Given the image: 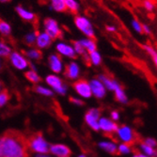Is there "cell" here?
I'll return each mask as SVG.
<instances>
[{"label":"cell","mask_w":157,"mask_h":157,"mask_svg":"<svg viewBox=\"0 0 157 157\" xmlns=\"http://www.w3.org/2000/svg\"><path fill=\"white\" fill-rule=\"evenodd\" d=\"M0 157H28L27 138L17 131L0 136Z\"/></svg>","instance_id":"cell-1"},{"label":"cell","mask_w":157,"mask_h":157,"mask_svg":"<svg viewBox=\"0 0 157 157\" xmlns=\"http://www.w3.org/2000/svg\"><path fill=\"white\" fill-rule=\"evenodd\" d=\"M27 146L30 151L38 154H47L50 148L48 142L40 134L32 135L27 138Z\"/></svg>","instance_id":"cell-2"},{"label":"cell","mask_w":157,"mask_h":157,"mask_svg":"<svg viewBox=\"0 0 157 157\" xmlns=\"http://www.w3.org/2000/svg\"><path fill=\"white\" fill-rule=\"evenodd\" d=\"M75 25L78 28V30L81 31L86 37L89 39H93L95 38V31L91 22L85 16L77 15L75 18Z\"/></svg>","instance_id":"cell-3"},{"label":"cell","mask_w":157,"mask_h":157,"mask_svg":"<svg viewBox=\"0 0 157 157\" xmlns=\"http://www.w3.org/2000/svg\"><path fill=\"white\" fill-rule=\"evenodd\" d=\"M115 134L117 136V138L121 141V143L132 145L136 141V134L132 129V127L129 125L119 126Z\"/></svg>","instance_id":"cell-4"},{"label":"cell","mask_w":157,"mask_h":157,"mask_svg":"<svg viewBox=\"0 0 157 157\" xmlns=\"http://www.w3.org/2000/svg\"><path fill=\"white\" fill-rule=\"evenodd\" d=\"M44 32L47 33L53 40L62 37V30L59 25V23L53 18H46L44 22Z\"/></svg>","instance_id":"cell-5"},{"label":"cell","mask_w":157,"mask_h":157,"mask_svg":"<svg viewBox=\"0 0 157 157\" xmlns=\"http://www.w3.org/2000/svg\"><path fill=\"white\" fill-rule=\"evenodd\" d=\"M101 118V112L98 108H90L85 115V121L93 131H100L99 120Z\"/></svg>","instance_id":"cell-6"},{"label":"cell","mask_w":157,"mask_h":157,"mask_svg":"<svg viewBox=\"0 0 157 157\" xmlns=\"http://www.w3.org/2000/svg\"><path fill=\"white\" fill-rule=\"evenodd\" d=\"M45 81L53 90H55V91L61 95L66 94L67 87L59 76H56L55 75H49L48 76H46Z\"/></svg>","instance_id":"cell-7"},{"label":"cell","mask_w":157,"mask_h":157,"mask_svg":"<svg viewBox=\"0 0 157 157\" xmlns=\"http://www.w3.org/2000/svg\"><path fill=\"white\" fill-rule=\"evenodd\" d=\"M9 58L12 66L17 70H25L29 66V62H28L27 59L19 52H11Z\"/></svg>","instance_id":"cell-8"},{"label":"cell","mask_w":157,"mask_h":157,"mask_svg":"<svg viewBox=\"0 0 157 157\" xmlns=\"http://www.w3.org/2000/svg\"><path fill=\"white\" fill-rule=\"evenodd\" d=\"M73 87L75 90L76 91V93L85 99H89L92 96L90 82H88L87 80H84V79L77 80L76 82L74 83Z\"/></svg>","instance_id":"cell-9"},{"label":"cell","mask_w":157,"mask_h":157,"mask_svg":"<svg viewBox=\"0 0 157 157\" xmlns=\"http://www.w3.org/2000/svg\"><path fill=\"white\" fill-rule=\"evenodd\" d=\"M119 125L117 122L113 121L110 118L101 117L99 120V128L102 132H104L106 135H112L115 134Z\"/></svg>","instance_id":"cell-10"},{"label":"cell","mask_w":157,"mask_h":157,"mask_svg":"<svg viewBox=\"0 0 157 157\" xmlns=\"http://www.w3.org/2000/svg\"><path fill=\"white\" fill-rule=\"evenodd\" d=\"M91 93L97 99H103L106 95V89L105 85L98 78H93L90 81Z\"/></svg>","instance_id":"cell-11"},{"label":"cell","mask_w":157,"mask_h":157,"mask_svg":"<svg viewBox=\"0 0 157 157\" xmlns=\"http://www.w3.org/2000/svg\"><path fill=\"white\" fill-rule=\"evenodd\" d=\"M56 50L59 53V55L64 56L66 58H70V59L76 58V54L75 52L73 45L68 44L66 42H62V41L59 42V44L56 45Z\"/></svg>","instance_id":"cell-12"},{"label":"cell","mask_w":157,"mask_h":157,"mask_svg":"<svg viewBox=\"0 0 157 157\" xmlns=\"http://www.w3.org/2000/svg\"><path fill=\"white\" fill-rule=\"evenodd\" d=\"M48 64L52 72L55 74H59L63 71V63L60 56L59 54H52L48 58Z\"/></svg>","instance_id":"cell-13"},{"label":"cell","mask_w":157,"mask_h":157,"mask_svg":"<svg viewBox=\"0 0 157 157\" xmlns=\"http://www.w3.org/2000/svg\"><path fill=\"white\" fill-rule=\"evenodd\" d=\"M49 151L56 157H70L71 151L70 148L64 144H54L49 148Z\"/></svg>","instance_id":"cell-14"},{"label":"cell","mask_w":157,"mask_h":157,"mask_svg":"<svg viewBox=\"0 0 157 157\" xmlns=\"http://www.w3.org/2000/svg\"><path fill=\"white\" fill-rule=\"evenodd\" d=\"M53 39L45 32H40L37 35V39H36V46L38 47V49H45L51 46L52 42H53Z\"/></svg>","instance_id":"cell-15"},{"label":"cell","mask_w":157,"mask_h":157,"mask_svg":"<svg viewBox=\"0 0 157 157\" xmlns=\"http://www.w3.org/2000/svg\"><path fill=\"white\" fill-rule=\"evenodd\" d=\"M80 75V68L79 65L75 62H70L64 70V75L71 79V80H75L79 77Z\"/></svg>","instance_id":"cell-16"},{"label":"cell","mask_w":157,"mask_h":157,"mask_svg":"<svg viewBox=\"0 0 157 157\" xmlns=\"http://www.w3.org/2000/svg\"><path fill=\"white\" fill-rule=\"evenodd\" d=\"M98 79L105 85L106 90H110L112 92H114L115 90H117L119 88L121 87L118 81H116L115 79H113V78H111V77H109L107 75H99Z\"/></svg>","instance_id":"cell-17"},{"label":"cell","mask_w":157,"mask_h":157,"mask_svg":"<svg viewBox=\"0 0 157 157\" xmlns=\"http://www.w3.org/2000/svg\"><path fill=\"white\" fill-rule=\"evenodd\" d=\"M99 148L109 154L118 153V144L113 140H103L99 143Z\"/></svg>","instance_id":"cell-18"},{"label":"cell","mask_w":157,"mask_h":157,"mask_svg":"<svg viewBox=\"0 0 157 157\" xmlns=\"http://www.w3.org/2000/svg\"><path fill=\"white\" fill-rule=\"evenodd\" d=\"M15 11L17 12L20 18H22L26 22H33L36 20V14L33 11L28 10L22 6H17L15 8Z\"/></svg>","instance_id":"cell-19"},{"label":"cell","mask_w":157,"mask_h":157,"mask_svg":"<svg viewBox=\"0 0 157 157\" xmlns=\"http://www.w3.org/2000/svg\"><path fill=\"white\" fill-rule=\"evenodd\" d=\"M138 149L140 151V153H142L145 156L157 157V149H154V148L145 144L144 142H141V143L138 145Z\"/></svg>","instance_id":"cell-20"},{"label":"cell","mask_w":157,"mask_h":157,"mask_svg":"<svg viewBox=\"0 0 157 157\" xmlns=\"http://www.w3.org/2000/svg\"><path fill=\"white\" fill-rule=\"evenodd\" d=\"M79 41H80L81 45L84 47V49L86 50V52H87L88 54L97 50L96 41H95L93 39H89V38H87V39L80 40Z\"/></svg>","instance_id":"cell-21"},{"label":"cell","mask_w":157,"mask_h":157,"mask_svg":"<svg viewBox=\"0 0 157 157\" xmlns=\"http://www.w3.org/2000/svg\"><path fill=\"white\" fill-rule=\"evenodd\" d=\"M25 58L28 59H33V60H40L42 58V53L38 48H31L25 52Z\"/></svg>","instance_id":"cell-22"},{"label":"cell","mask_w":157,"mask_h":157,"mask_svg":"<svg viewBox=\"0 0 157 157\" xmlns=\"http://www.w3.org/2000/svg\"><path fill=\"white\" fill-rule=\"evenodd\" d=\"M114 93H115L116 100L119 103H121V105H127L128 102H129V98H128L126 92L124 91V90L121 87L119 88L117 90L114 91Z\"/></svg>","instance_id":"cell-23"},{"label":"cell","mask_w":157,"mask_h":157,"mask_svg":"<svg viewBox=\"0 0 157 157\" xmlns=\"http://www.w3.org/2000/svg\"><path fill=\"white\" fill-rule=\"evenodd\" d=\"M52 10L58 12H65L67 10L64 0H49Z\"/></svg>","instance_id":"cell-24"},{"label":"cell","mask_w":157,"mask_h":157,"mask_svg":"<svg viewBox=\"0 0 157 157\" xmlns=\"http://www.w3.org/2000/svg\"><path fill=\"white\" fill-rule=\"evenodd\" d=\"M142 47H143L145 52L151 58L152 62H153L155 68L157 69V50L153 46H151L150 44H143V45H142Z\"/></svg>","instance_id":"cell-25"},{"label":"cell","mask_w":157,"mask_h":157,"mask_svg":"<svg viewBox=\"0 0 157 157\" xmlns=\"http://www.w3.org/2000/svg\"><path fill=\"white\" fill-rule=\"evenodd\" d=\"M88 60H90L92 65L98 66L102 63V56L99 53V51H93L88 54Z\"/></svg>","instance_id":"cell-26"},{"label":"cell","mask_w":157,"mask_h":157,"mask_svg":"<svg viewBox=\"0 0 157 157\" xmlns=\"http://www.w3.org/2000/svg\"><path fill=\"white\" fill-rule=\"evenodd\" d=\"M10 33H11V25L4 19L0 18V34L7 37L10 36Z\"/></svg>","instance_id":"cell-27"},{"label":"cell","mask_w":157,"mask_h":157,"mask_svg":"<svg viewBox=\"0 0 157 157\" xmlns=\"http://www.w3.org/2000/svg\"><path fill=\"white\" fill-rule=\"evenodd\" d=\"M64 3L66 6V9L70 10L72 13H77L79 10V3L76 0H64Z\"/></svg>","instance_id":"cell-28"},{"label":"cell","mask_w":157,"mask_h":157,"mask_svg":"<svg viewBox=\"0 0 157 157\" xmlns=\"http://www.w3.org/2000/svg\"><path fill=\"white\" fill-rule=\"evenodd\" d=\"M133 152V147L130 144L120 143L118 145V153L121 155H129Z\"/></svg>","instance_id":"cell-29"},{"label":"cell","mask_w":157,"mask_h":157,"mask_svg":"<svg viewBox=\"0 0 157 157\" xmlns=\"http://www.w3.org/2000/svg\"><path fill=\"white\" fill-rule=\"evenodd\" d=\"M10 54H11V48H10V46L8 45L6 42L0 40V59L10 56Z\"/></svg>","instance_id":"cell-30"},{"label":"cell","mask_w":157,"mask_h":157,"mask_svg":"<svg viewBox=\"0 0 157 157\" xmlns=\"http://www.w3.org/2000/svg\"><path fill=\"white\" fill-rule=\"evenodd\" d=\"M25 76L28 81H30L31 83H34V84L39 83L40 81V77L39 76L36 71H33V70H29V71H27V72H25Z\"/></svg>","instance_id":"cell-31"},{"label":"cell","mask_w":157,"mask_h":157,"mask_svg":"<svg viewBox=\"0 0 157 157\" xmlns=\"http://www.w3.org/2000/svg\"><path fill=\"white\" fill-rule=\"evenodd\" d=\"M73 47L75 49V52L76 55H80V56H85L86 59H88V53L86 52V50L84 49V47L81 45L79 40H74L73 41Z\"/></svg>","instance_id":"cell-32"},{"label":"cell","mask_w":157,"mask_h":157,"mask_svg":"<svg viewBox=\"0 0 157 157\" xmlns=\"http://www.w3.org/2000/svg\"><path fill=\"white\" fill-rule=\"evenodd\" d=\"M39 32L37 31H32L30 33H28L25 36V42L27 45H33L36 44V39H37V35Z\"/></svg>","instance_id":"cell-33"},{"label":"cell","mask_w":157,"mask_h":157,"mask_svg":"<svg viewBox=\"0 0 157 157\" xmlns=\"http://www.w3.org/2000/svg\"><path fill=\"white\" fill-rule=\"evenodd\" d=\"M35 91L38 92L40 95H44V96H46V97L53 96V91L50 89H48V88L42 87V86H36V87H35Z\"/></svg>","instance_id":"cell-34"},{"label":"cell","mask_w":157,"mask_h":157,"mask_svg":"<svg viewBox=\"0 0 157 157\" xmlns=\"http://www.w3.org/2000/svg\"><path fill=\"white\" fill-rule=\"evenodd\" d=\"M131 26L133 29L138 33V34H143V31H142V24L137 20V19H132L131 21Z\"/></svg>","instance_id":"cell-35"},{"label":"cell","mask_w":157,"mask_h":157,"mask_svg":"<svg viewBox=\"0 0 157 157\" xmlns=\"http://www.w3.org/2000/svg\"><path fill=\"white\" fill-rule=\"evenodd\" d=\"M9 99H10V94H9L8 90H4L0 92V107L4 106L8 103Z\"/></svg>","instance_id":"cell-36"},{"label":"cell","mask_w":157,"mask_h":157,"mask_svg":"<svg viewBox=\"0 0 157 157\" xmlns=\"http://www.w3.org/2000/svg\"><path fill=\"white\" fill-rule=\"evenodd\" d=\"M143 7L148 12H152L155 10V5L151 0H144L143 1Z\"/></svg>","instance_id":"cell-37"},{"label":"cell","mask_w":157,"mask_h":157,"mask_svg":"<svg viewBox=\"0 0 157 157\" xmlns=\"http://www.w3.org/2000/svg\"><path fill=\"white\" fill-rule=\"evenodd\" d=\"M142 142H144L145 144L154 148V149H157V140L154 138V137H151V136H148L146 138H144V140L142 141Z\"/></svg>","instance_id":"cell-38"},{"label":"cell","mask_w":157,"mask_h":157,"mask_svg":"<svg viewBox=\"0 0 157 157\" xmlns=\"http://www.w3.org/2000/svg\"><path fill=\"white\" fill-rule=\"evenodd\" d=\"M121 118V115H120V113L117 111V110H113L110 114V119L113 121H118Z\"/></svg>","instance_id":"cell-39"},{"label":"cell","mask_w":157,"mask_h":157,"mask_svg":"<svg viewBox=\"0 0 157 157\" xmlns=\"http://www.w3.org/2000/svg\"><path fill=\"white\" fill-rule=\"evenodd\" d=\"M142 31H143L144 34H146V35L149 36V35L151 34V28L147 24H142Z\"/></svg>","instance_id":"cell-40"},{"label":"cell","mask_w":157,"mask_h":157,"mask_svg":"<svg viewBox=\"0 0 157 157\" xmlns=\"http://www.w3.org/2000/svg\"><path fill=\"white\" fill-rule=\"evenodd\" d=\"M70 102L73 103L74 105H84L82 100H80L78 98H75V97H71L70 98Z\"/></svg>","instance_id":"cell-41"},{"label":"cell","mask_w":157,"mask_h":157,"mask_svg":"<svg viewBox=\"0 0 157 157\" xmlns=\"http://www.w3.org/2000/svg\"><path fill=\"white\" fill-rule=\"evenodd\" d=\"M105 29L107 32L109 33H114V32H116L117 31V27L115 25H108L105 26Z\"/></svg>","instance_id":"cell-42"},{"label":"cell","mask_w":157,"mask_h":157,"mask_svg":"<svg viewBox=\"0 0 157 157\" xmlns=\"http://www.w3.org/2000/svg\"><path fill=\"white\" fill-rule=\"evenodd\" d=\"M132 157H144V155L142 153H140V152H136V153H134L132 155Z\"/></svg>","instance_id":"cell-43"},{"label":"cell","mask_w":157,"mask_h":157,"mask_svg":"<svg viewBox=\"0 0 157 157\" xmlns=\"http://www.w3.org/2000/svg\"><path fill=\"white\" fill-rule=\"evenodd\" d=\"M36 157H51V156L48 154H37Z\"/></svg>","instance_id":"cell-44"},{"label":"cell","mask_w":157,"mask_h":157,"mask_svg":"<svg viewBox=\"0 0 157 157\" xmlns=\"http://www.w3.org/2000/svg\"><path fill=\"white\" fill-rule=\"evenodd\" d=\"M78 157H87V156H86V155H84V154H81V155H79Z\"/></svg>","instance_id":"cell-45"},{"label":"cell","mask_w":157,"mask_h":157,"mask_svg":"<svg viewBox=\"0 0 157 157\" xmlns=\"http://www.w3.org/2000/svg\"><path fill=\"white\" fill-rule=\"evenodd\" d=\"M7 1H10V0H2V2H7Z\"/></svg>","instance_id":"cell-46"},{"label":"cell","mask_w":157,"mask_h":157,"mask_svg":"<svg viewBox=\"0 0 157 157\" xmlns=\"http://www.w3.org/2000/svg\"><path fill=\"white\" fill-rule=\"evenodd\" d=\"M0 92H1V86H0Z\"/></svg>","instance_id":"cell-47"},{"label":"cell","mask_w":157,"mask_h":157,"mask_svg":"<svg viewBox=\"0 0 157 157\" xmlns=\"http://www.w3.org/2000/svg\"><path fill=\"white\" fill-rule=\"evenodd\" d=\"M144 157H148V156H145V155H144Z\"/></svg>","instance_id":"cell-48"},{"label":"cell","mask_w":157,"mask_h":157,"mask_svg":"<svg viewBox=\"0 0 157 157\" xmlns=\"http://www.w3.org/2000/svg\"><path fill=\"white\" fill-rule=\"evenodd\" d=\"M0 1H1V2H2V0H0Z\"/></svg>","instance_id":"cell-49"},{"label":"cell","mask_w":157,"mask_h":157,"mask_svg":"<svg viewBox=\"0 0 157 157\" xmlns=\"http://www.w3.org/2000/svg\"><path fill=\"white\" fill-rule=\"evenodd\" d=\"M0 61H1V59H0Z\"/></svg>","instance_id":"cell-50"}]
</instances>
